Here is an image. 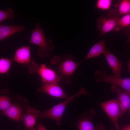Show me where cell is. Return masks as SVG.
<instances>
[{"label":"cell","instance_id":"cell-1","mask_svg":"<svg viewBox=\"0 0 130 130\" xmlns=\"http://www.w3.org/2000/svg\"><path fill=\"white\" fill-rule=\"evenodd\" d=\"M50 63L56 67L57 73L60 78V81L68 84H71L73 73L81 63L75 61L70 54L63 55L61 57L54 56Z\"/></svg>","mask_w":130,"mask_h":130},{"label":"cell","instance_id":"cell-2","mask_svg":"<svg viewBox=\"0 0 130 130\" xmlns=\"http://www.w3.org/2000/svg\"><path fill=\"white\" fill-rule=\"evenodd\" d=\"M29 43L38 46L37 53L40 57H50L55 48L52 40H46L43 31L38 22L36 23L32 31Z\"/></svg>","mask_w":130,"mask_h":130},{"label":"cell","instance_id":"cell-3","mask_svg":"<svg viewBox=\"0 0 130 130\" xmlns=\"http://www.w3.org/2000/svg\"><path fill=\"white\" fill-rule=\"evenodd\" d=\"M90 93L82 86L76 93L69 97L65 101L59 103L43 111L38 113V117L40 118H46L54 120L57 124L60 125L61 124L62 115L68 105L75 98L83 95H88Z\"/></svg>","mask_w":130,"mask_h":130},{"label":"cell","instance_id":"cell-4","mask_svg":"<svg viewBox=\"0 0 130 130\" xmlns=\"http://www.w3.org/2000/svg\"><path fill=\"white\" fill-rule=\"evenodd\" d=\"M117 9L110 10L105 16H100L97 20V28L99 30V36H104L106 34L113 30L120 18Z\"/></svg>","mask_w":130,"mask_h":130},{"label":"cell","instance_id":"cell-5","mask_svg":"<svg viewBox=\"0 0 130 130\" xmlns=\"http://www.w3.org/2000/svg\"><path fill=\"white\" fill-rule=\"evenodd\" d=\"M28 67L29 72L31 74L37 73L40 76L43 83H58L60 81L57 73L44 64L39 65L33 61Z\"/></svg>","mask_w":130,"mask_h":130},{"label":"cell","instance_id":"cell-6","mask_svg":"<svg viewBox=\"0 0 130 130\" xmlns=\"http://www.w3.org/2000/svg\"><path fill=\"white\" fill-rule=\"evenodd\" d=\"M15 102L1 113L10 119L19 122L28 106V101L20 96H17Z\"/></svg>","mask_w":130,"mask_h":130},{"label":"cell","instance_id":"cell-7","mask_svg":"<svg viewBox=\"0 0 130 130\" xmlns=\"http://www.w3.org/2000/svg\"><path fill=\"white\" fill-rule=\"evenodd\" d=\"M100 105L110 119L115 129L120 130L121 128L118 124V120L121 117V112L117 100L111 99L100 103Z\"/></svg>","mask_w":130,"mask_h":130},{"label":"cell","instance_id":"cell-8","mask_svg":"<svg viewBox=\"0 0 130 130\" xmlns=\"http://www.w3.org/2000/svg\"><path fill=\"white\" fill-rule=\"evenodd\" d=\"M96 81L111 83L121 87L124 90L130 92V78H117L107 74L104 70H97L95 72Z\"/></svg>","mask_w":130,"mask_h":130},{"label":"cell","instance_id":"cell-9","mask_svg":"<svg viewBox=\"0 0 130 130\" xmlns=\"http://www.w3.org/2000/svg\"><path fill=\"white\" fill-rule=\"evenodd\" d=\"M96 113V111L91 109L82 116L76 123L78 130H106L105 127L101 124H99L96 126L94 125L92 118Z\"/></svg>","mask_w":130,"mask_h":130},{"label":"cell","instance_id":"cell-10","mask_svg":"<svg viewBox=\"0 0 130 130\" xmlns=\"http://www.w3.org/2000/svg\"><path fill=\"white\" fill-rule=\"evenodd\" d=\"M110 89L112 92L116 94L117 100L120 108L121 117L127 110L130 109V92L122 90L114 84L111 86Z\"/></svg>","mask_w":130,"mask_h":130},{"label":"cell","instance_id":"cell-11","mask_svg":"<svg viewBox=\"0 0 130 130\" xmlns=\"http://www.w3.org/2000/svg\"><path fill=\"white\" fill-rule=\"evenodd\" d=\"M37 90L40 92L45 93L56 98L66 99L70 97L59 85L58 83H43Z\"/></svg>","mask_w":130,"mask_h":130},{"label":"cell","instance_id":"cell-12","mask_svg":"<svg viewBox=\"0 0 130 130\" xmlns=\"http://www.w3.org/2000/svg\"><path fill=\"white\" fill-rule=\"evenodd\" d=\"M39 111L35 108L28 106L23 115L21 119V121L23 122L27 130H37L34 126Z\"/></svg>","mask_w":130,"mask_h":130},{"label":"cell","instance_id":"cell-13","mask_svg":"<svg viewBox=\"0 0 130 130\" xmlns=\"http://www.w3.org/2000/svg\"><path fill=\"white\" fill-rule=\"evenodd\" d=\"M13 59L18 63L28 66L33 61L31 59L30 47L23 46L17 49L15 52Z\"/></svg>","mask_w":130,"mask_h":130},{"label":"cell","instance_id":"cell-14","mask_svg":"<svg viewBox=\"0 0 130 130\" xmlns=\"http://www.w3.org/2000/svg\"><path fill=\"white\" fill-rule=\"evenodd\" d=\"M104 54L114 76L117 78H120L123 63L108 50Z\"/></svg>","mask_w":130,"mask_h":130},{"label":"cell","instance_id":"cell-15","mask_svg":"<svg viewBox=\"0 0 130 130\" xmlns=\"http://www.w3.org/2000/svg\"><path fill=\"white\" fill-rule=\"evenodd\" d=\"M26 28L24 25H4L0 24V40L8 38L13 35Z\"/></svg>","mask_w":130,"mask_h":130},{"label":"cell","instance_id":"cell-16","mask_svg":"<svg viewBox=\"0 0 130 130\" xmlns=\"http://www.w3.org/2000/svg\"><path fill=\"white\" fill-rule=\"evenodd\" d=\"M108 49L106 46L104 39L95 43L89 50L86 56L80 62L90 58L98 57L100 55L104 54Z\"/></svg>","mask_w":130,"mask_h":130},{"label":"cell","instance_id":"cell-17","mask_svg":"<svg viewBox=\"0 0 130 130\" xmlns=\"http://www.w3.org/2000/svg\"><path fill=\"white\" fill-rule=\"evenodd\" d=\"M130 29V14L124 15L120 18L113 31L119 32L121 29Z\"/></svg>","mask_w":130,"mask_h":130},{"label":"cell","instance_id":"cell-18","mask_svg":"<svg viewBox=\"0 0 130 130\" xmlns=\"http://www.w3.org/2000/svg\"><path fill=\"white\" fill-rule=\"evenodd\" d=\"M117 9L120 16L130 14V0L120 1Z\"/></svg>","mask_w":130,"mask_h":130},{"label":"cell","instance_id":"cell-19","mask_svg":"<svg viewBox=\"0 0 130 130\" xmlns=\"http://www.w3.org/2000/svg\"><path fill=\"white\" fill-rule=\"evenodd\" d=\"M13 103L9 96L6 95H1L0 96V109L2 112L6 110Z\"/></svg>","mask_w":130,"mask_h":130},{"label":"cell","instance_id":"cell-20","mask_svg":"<svg viewBox=\"0 0 130 130\" xmlns=\"http://www.w3.org/2000/svg\"><path fill=\"white\" fill-rule=\"evenodd\" d=\"M12 60L8 58H1L0 59V73L1 74L8 73L10 68Z\"/></svg>","mask_w":130,"mask_h":130},{"label":"cell","instance_id":"cell-21","mask_svg":"<svg viewBox=\"0 0 130 130\" xmlns=\"http://www.w3.org/2000/svg\"><path fill=\"white\" fill-rule=\"evenodd\" d=\"M15 15L13 9L8 8L6 10H0V22L7 19L12 20L15 18Z\"/></svg>","mask_w":130,"mask_h":130},{"label":"cell","instance_id":"cell-22","mask_svg":"<svg viewBox=\"0 0 130 130\" xmlns=\"http://www.w3.org/2000/svg\"><path fill=\"white\" fill-rule=\"evenodd\" d=\"M112 2V0H98L97 1L96 7L101 10H108L110 8Z\"/></svg>","mask_w":130,"mask_h":130},{"label":"cell","instance_id":"cell-23","mask_svg":"<svg viewBox=\"0 0 130 130\" xmlns=\"http://www.w3.org/2000/svg\"><path fill=\"white\" fill-rule=\"evenodd\" d=\"M123 34L127 37L126 42L130 43V29H123L122 31Z\"/></svg>","mask_w":130,"mask_h":130},{"label":"cell","instance_id":"cell-24","mask_svg":"<svg viewBox=\"0 0 130 130\" xmlns=\"http://www.w3.org/2000/svg\"><path fill=\"white\" fill-rule=\"evenodd\" d=\"M37 130H47L41 122L37 124Z\"/></svg>","mask_w":130,"mask_h":130},{"label":"cell","instance_id":"cell-25","mask_svg":"<svg viewBox=\"0 0 130 130\" xmlns=\"http://www.w3.org/2000/svg\"><path fill=\"white\" fill-rule=\"evenodd\" d=\"M122 129L124 130H130V124L125 126H122Z\"/></svg>","mask_w":130,"mask_h":130},{"label":"cell","instance_id":"cell-26","mask_svg":"<svg viewBox=\"0 0 130 130\" xmlns=\"http://www.w3.org/2000/svg\"><path fill=\"white\" fill-rule=\"evenodd\" d=\"M127 65L128 72L130 74V55L129 59Z\"/></svg>","mask_w":130,"mask_h":130},{"label":"cell","instance_id":"cell-27","mask_svg":"<svg viewBox=\"0 0 130 130\" xmlns=\"http://www.w3.org/2000/svg\"><path fill=\"white\" fill-rule=\"evenodd\" d=\"M129 114L130 115V109L129 110Z\"/></svg>","mask_w":130,"mask_h":130},{"label":"cell","instance_id":"cell-28","mask_svg":"<svg viewBox=\"0 0 130 130\" xmlns=\"http://www.w3.org/2000/svg\"><path fill=\"white\" fill-rule=\"evenodd\" d=\"M114 130L113 129H110V130ZM122 130H124L123 129H122Z\"/></svg>","mask_w":130,"mask_h":130}]
</instances>
